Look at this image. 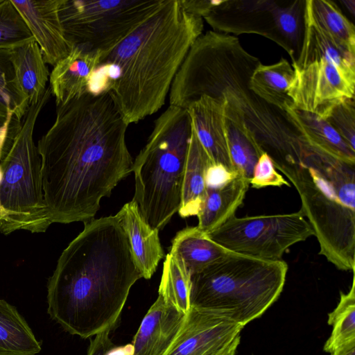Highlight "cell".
I'll list each match as a JSON object with an SVG mask.
<instances>
[{
    "instance_id": "1",
    "label": "cell",
    "mask_w": 355,
    "mask_h": 355,
    "mask_svg": "<svg viewBox=\"0 0 355 355\" xmlns=\"http://www.w3.org/2000/svg\"><path fill=\"white\" fill-rule=\"evenodd\" d=\"M128 126L109 92H86L56 106L37 146L51 223L94 219L101 199L132 172Z\"/></svg>"
},
{
    "instance_id": "2",
    "label": "cell",
    "mask_w": 355,
    "mask_h": 355,
    "mask_svg": "<svg viewBox=\"0 0 355 355\" xmlns=\"http://www.w3.org/2000/svg\"><path fill=\"white\" fill-rule=\"evenodd\" d=\"M261 62L239 39L209 31L193 43L171 84L170 105L187 109L201 96L222 101L227 121L266 153L288 179L304 166L310 148L291 116L249 86Z\"/></svg>"
},
{
    "instance_id": "3",
    "label": "cell",
    "mask_w": 355,
    "mask_h": 355,
    "mask_svg": "<svg viewBox=\"0 0 355 355\" xmlns=\"http://www.w3.org/2000/svg\"><path fill=\"white\" fill-rule=\"evenodd\" d=\"M84 223L49 278L47 313L65 331L89 338L114 329L143 277L116 215Z\"/></svg>"
},
{
    "instance_id": "4",
    "label": "cell",
    "mask_w": 355,
    "mask_h": 355,
    "mask_svg": "<svg viewBox=\"0 0 355 355\" xmlns=\"http://www.w3.org/2000/svg\"><path fill=\"white\" fill-rule=\"evenodd\" d=\"M202 18L187 12L180 0L163 4L101 58L114 80L110 93L129 125L157 112L190 47L202 34Z\"/></svg>"
},
{
    "instance_id": "5",
    "label": "cell",
    "mask_w": 355,
    "mask_h": 355,
    "mask_svg": "<svg viewBox=\"0 0 355 355\" xmlns=\"http://www.w3.org/2000/svg\"><path fill=\"white\" fill-rule=\"evenodd\" d=\"M298 192L300 211L311 227L319 254L338 269L355 268V164L311 149L288 179Z\"/></svg>"
},
{
    "instance_id": "6",
    "label": "cell",
    "mask_w": 355,
    "mask_h": 355,
    "mask_svg": "<svg viewBox=\"0 0 355 355\" xmlns=\"http://www.w3.org/2000/svg\"><path fill=\"white\" fill-rule=\"evenodd\" d=\"M287 263L232 252L191 275V306L207 310L244 328L278 299Z\"/></svg>"
},
{
    "instance_id": "7",
    "label": "cell",
    "mask_w": 355,
    "mask_h": 355,
    "mask_svg": "<svg viewBox=\"0 0 355 355\" xmlns=\"http://www.w3.org/2000/svg\"><path fill=\"white\" fill-rule=\"evenodd\" d=\"M191 135L187 109L169 105L133 161L135 201L146 220L160 230L178 211Z\"/></svg>"
},
{
    "instance_id": "8",
    "label": "cell",
    "mask_w": 355,
    "mask_h": 355,
    "mask_svg": "<svg viewBox=\"0 0 355 355\" xmlns=\"http://www.w3.org/2000/svg\"><path fill=\"white\" fill-rule=\"evenodd\" d=\"M52 95H44L31 104L16 135L0 154V232L17 230L44 232L52 224L44 199L41 158L33 132L39 114Z\"/></svg>"
},
{
    "instance_id": "9",
    "label": "cell",
    "mask_w": 355,
    "mask_h": 355,
    "mask_svg": "<svg viewBox=\"0 0 355 355\" xmlns=\"http://www.w3.org/2000/svg\"><path fill=\"white\" fill-rule=\"evenodd\" d=\"M292 67L288 96L300 111L324 120L336 105L354 98L355 55L320 33L304 37Z\"/></svg>"
},
{
    "instance_id": "10",
    "label": "cell",
    "mask_w": 355,
    "mask_h": 355,
    "mask_svg": "<svg viewBox=\"0 0 355 355\" xmlns=\"http://www.w3.org/2000/svg\"><path fill=\"white\" fill-rule=\"evenodd\" d=\"M164 0H61L59 17L72 47L110 52Z\"/></svg>"
},
{
    "instance_id": "11",
    "label": "cell",
    "mask_w": 355,
    "mask_h": 355,
    "mask_svg": "<svg viewBox=\"0 0 355 355\" xmlns=\"http://www.w3.org/2000/svg\"><path fill=\"white\" fill-rule=\"evenodd\" d=\"M227 250L259 259L281 260L293 245L313 236L301 212L238 218L206 234Z\"/></svg>"
},
{
    "instance_id": "12",
    "label": "cell",
    "mask_w": 355,
    "mask_h": 355,
    "mask_svg": "<svg viewBox=\"0 0 355 355\" xmlns=\"http://www.w3.org/2000/svg\"><path fill=\"white\" fill-rule=\"evenodd\" d=\"M243 329L224 317L191 306L164 355H235Z\"/></svg>"
},
{
    "instance_id": "13",
    "label": "cell",
    "mask_w": 355,
    "mask_h": 355,
    "mask_svg": "<svg viewBox=\"0 0 355 355\" xmlns=\"http://www.w3.org/2000/svg\"><path fill=\"white\" fill-rule=\"evenodd\" d=\"M279 2L270 0L217 1L203 17L215 31L255 33L279 44L275 14Z\"/></svg>"
},
{
    "instance_id": "14",
    "label": "cell",
    "mask_w": 355,
    "mask_h": 355,
    "mask_svg": "<svg viewBox=\"0 0 355 355\" xmlns=\"http://www.w3.org/2000/svg\"><path fill=\"white\" fill-rule=\"evenodd\" d=\"M43 55L46 64L55 66L71 51L59 17L61 0H11Z\"/></svg>"
},
{
    "instance_id": "15",
    "label": "cell",
    "mask_w": 355,
    "mask_h": 355,
    "mask_svg": "<svg viewBox=\"0 0 355 355\" xmlns=\"http://www.w3.org/2000/svg\"><path fill=\"white\" fill-rule=\"evenodd\" d=\"M187 110L191 127L212 163L235 172L229 151L224 103L203 96Z\"/></svg>"
},
{
    "instance_id": "16",
    "label": "cell",
    "mask_w": 355,
    "mask_h": 355,
    "mask_svg": "<svg viewBox=\"0 0 355 355\" xmlns=\"http://www.w3.org/2000/svg\"><path fill=\"white\" fill-rule=\"evenodd\" d=\"M185 316L158 295L133 338L130 355H164L176 338Z\"/></svg>"
},
{
    "instance_id": "17",
    "label": "cell",
    "mask_w": 355,
    "mask_h": 355,
    "mask_svg": "<svg viewBox=\"0 0 355 355\" xmlns=\"http://www.w3.org/2000/svg\"><path fill=\"white\" fill-rule=\"evenodd\" d=\"M129 241L134 260L143 278L149 279L164 258L159 230L142 216L137 203L131 200L116 214Z\"/></svg>"
},
{
    "instance_id": "18",
    "label": "cell",
    "mask_w": 355,
    "mask_h": 355,
    "mask_svg": "<svg viewBox=\"0 0 355 355\" xmlns=\"http://www.w3.org/2000/svg\"><path fill=\"white\" fill-rule=\"evenodd\" d=\"M102 53L73 47L60 60L50 73V88L55 98L56 106L88 92L96 70L101 65Z\"/></svg>"
},
{
    "instance_id": "19",
    "label": "cell",
    "mask_w": 355,
    "mask_h": 355,
    "mask_svg": "<svg viewBox=\"0 0 355 355\" xmlns=\"http://www.w3.org/2000/svg\"><path fill=\"white\" fill-rule=\"evenodd\" d=\"M211 163L191 127L183 177L181 204L178 211L182 218L197 216L201 210L207 191L206 173Z\"/></svg>"
},
{
    "instance_id": "20",
    "label": "cell",
    "mask_w": 355,
    "mask_h": 355,
    "mask_svg": "<svg viewBox=\"0 0 355 355\" xmlns=\"http://www.w3.org/2000/svg\"><path fill=\"white\" fill-rule=\"evenodd\" d=\"M249 186L248 180L237 175L220 188L207 189L205 202L197 215V227L206 234L234 216L243 203Z\"/></svg>"
},
{
    "instance_id": "21",
    "label": "cell",
    "mask_w": 355,
    "mask_h": 355,
    "mask_svg": "<svg viewBox=\"0 0 355 355\" xmlns=\"http://www.w3.org/2000/svg\"><path fill=\"white\" fill-rule=\"evenodd\" d=\"M313 150L348 164H355V150L324 119L295 107L286 112Z\"/></svg>"
},
{
    "instance_id": "22",
    "label": "cell",
    "mask_w": 355,
    "mask_h": 355,
    "mask_svg": "<svg viewBox=\"0 0 355 355\" xmlns=\"http://www.w3.org/2000/svg\"><path fill=\"white\" fill-rule=\"evenodd\" d=\"M11 59L18 84L29 105L35 104L46 91L49 72L35 40L11 49Z\"/></svg>"
},
{
    "instance_id": "23",
    "label": "cell",
    "mask_w": 355,
    "mask_h": 355,
    "mask_svg": "<svg viewBox=\"0 0 355 355\" xmlns=\"http://www.w3.org/2000/svg\"><path fill=\"white\" fill-rule=\"evenodd\" d=\"M294 78V71L287 60L272 64L260 62L254 69L249 83L250 88L268 103L287 112L294 107L288 90Z\"/></svg>"
},
{
    "instance_id": "24",
    "label": "cell",
    "mask_w": 355,
    "mask_h": 355,
    "mask_svg": "<svg viewBox=\"0 0 355 355\" xmlns=\"http://www.w3.org/2000/svg\"><path fill=\"white\" fill-rule=\"evenodd\" d=\"M169 252L191 275L230 251L211 241L196 226L179 231L172 241Z\"/></svg>"
},
{
    "instance_id": "25",
    "label": "cell",
    "mask_w": 355,
    "mask_h": 355,
    "mask_svg": "<svg viewBox=\"0 0 355 355\" xmlns=\"http://www.w3.org/2000/svg\"><path fill=\"white\" fill-rule=\"evenodd\" d=\"M305 16L336 45L355 54V27L336 3L328 0H306Z\"/></svg>"
},
{
    "instance_id": "26",
    "label": "cell",
    "mask_w": 355,
    "mask_h": 355,
    "mask_svg": "<svg viewBox=\"0 0 355 355\" xmlns=\"http://www.w3.org/2000/svg\"><path fill=\"white\" fill-rule=\"evenodd\" d=\"M41 349L24 318L0 298V355H36Z\"/></svg>"
},
{
    "instance_id": "27",
    "label": "cell",
    "mask_w": 355,
    "mask_h": 355,
    "mask_svg": "<svg viewBox=\"0 0 355 355\" xmlns=\"http://www.w3.org/2000/svg\"><path fill=\"white\" fill-rule=\"evenodd\" d=\"M305 1L295 0L286 6L279 5L275 14L278 45L289 54L292 62L299 55L304 37Z\"/></svg>"
},
{
    "instance_id": "28",
    "label": "cell",
    "mask_w": 355,
    "mask_h": 355,
    "mask_svg": "<svg viewBox=\"0 0 355 355\" xmlns=\"http://www.w3.org/2000/svg\"><path fill=\"white\" fill-rule=\"evenodd\" d=\"M191 275L180 261L168 252L163 264L158 295L187 314L191 308Z\"/></svg>"
},
{
    "instance_id": "29",
    "label": "cell",
    "mask_w": 355,
    "mask_h": 355,
    "mask_svg": "<svg viewBox=\"0 0 355 355\" xmlns=\"http://www.w3.org/2000/svg\"><path fill=\"white\" fill-rule=\"evenodd\" d=\"M328 324L331 334L324 345V351L331 353L338 347L355 340V279L353 276L350 290L340 293L336 308L329 313Z\"/></svg>"
},
{
    "instance_id": "30",
    "label": "cell",
    "mask_w": 355,
    "mask_h": 355,
    "mask_svg": "<svg viewBox=\"0 0 355 355\" xmlns=\"http://www.w3.org/2000/svg\"><path fill=\"white\" fill-rule=\"evenodd\" d=\"M29 107L17 80L11 49H0V111L21 121Z\"/></svg>"
},
{
    "instance_id": "31",
    "label": "cell",
    "mask_w": 355,
    "mask_h": 355,
    "mask_svg": "<svg viewBox=\"0 0 355 355\" xmlns=\"http://www.w3.org/2000/svg\"><path fill=\"white\" fill-rule=\"evenodd\" d=\"M227 121L230 155L235 172L250 182L254 166L263 152L241 131Z\"/></svg>"
},
{
    "instance_id": "32",
    "label": "cell",
    "mask_w": 355,
    "mask_h": 355,
    "mask_svg": "<svg viewBox=\"0 0 355 355\" xmlns=\"http://www.w3.org/2000/svg\"><path fill=\"white\" fill-rule=\"evenodd\" d=\"M34 38L11 0L0 2V49H12Z\"/></svg>"
},
{
    "instance_id": "33",
    "label": "cell",
    "mask_w": 355,
    "mask_h": 355,
    "mask_svg": "<svg viewBox=\"0 0 355 355\" xmlns=\"http://www.w3.org/2000/svg\"><path fill=\"white\" fill-rule=\"evenodd\" d=\"M355 150V101L346 99L336 105L324 119Z\"/></svg>"
},
{
    "instance_id": "34",
    "label": "cell",
    "mask_w": 355,
    "mask_h": 355,
    "mask_svg": "<svg viewBox=\"0 0 355 355\" xmlns=\"http://www.w3.org/2000/svg\"><path fill=\"white\" fill-rule=\"evenodd\" d=\"M250 184L255 189L284 185L290 187L289 182L276 171L271 158L266 153L258 159Z\"/></svg>"
},
{
    "instance_id": "35",
    "label": "cell",
    "mask_w": 355,
    "mask_h": 355,
    "mask_svg": "<svg viewBox=\"0 0 355 355\" xmlns=\"http://www.w3.org/2000/svg\"><path fill=\"white\" fill-rule=\"evenodd\" d=\"M237 173L230 171L220 164L211 163L206 173L205 182L207 189H218L237 176Z\"/></svg>"
},
{
    "instance_id": "36",
    "label": "cell",
    "mask_w": 355,
    "mask_h": 355,
    "mask_svg": "<svg viewBox=\"0 0 355 355\" xmlns=\"http://www.w3.org/2000/svg\"><path fill=\"white\" fill-rule=\"evenodd\" d=\"M21 121L16 116L0 111V154L5 144L17 133Z\"/></svg>"
},
{
    "instance_id": "37",
    "label": "cell",
    "mask_w": 355,
    "mask_h": 355,
    "mask_svg": "<svg viewBox=\"0 0 355 355\" xmlns=\"http://www.w3.org/2000/svg\"><path fill=\"white\" fill-rule=\"evenodd\" d=\"M111 331L107 330L95 336L90 340L87 355H109L115 349L114 344L110 338Z\"/></svg>"
},
{
    "instance_id": "38",
    "label": "cell",
    "mask_w": 355,
    "mask_h": 355,
    "mask_svg": "<svg viewBox=\"0 0 355 355\" xmlns=\"http://www.w3.org/2000/svg\"><path fill=\"white\" fill-rule=\"evenodd\" d=\"M330 354L331 355H355V340L338 347Z\"/></svg>"
},
{
    "instance_id": "39",
    "label": "cell",
    "mask_w": 355,
    "mask_h": 355,
    "mask_svg": "<svg viewBox=\"0 0 355 355\" xmlns=\"http://www.w3.org/2000/svg\"><path fill=\"white\" fill-rule=\"evenodd\" d=\"M347 9L348 10L354 15V9H355V1H340Z\"/></svg>"
},
{
    "instance_id": "40",
    "label": "cell",
    "mask_w": 355,
    "mask_h": 355,
    "mask_svg": "<svg viewBox=\"0 0 355 355\" xmlns=\"http://www.w3.org/2000/svg\"><path fill=\"white\" fill-rule=\"evenodd\" d=\"M2 0H0V2Z\"/></svg>"
}]
</instances>
